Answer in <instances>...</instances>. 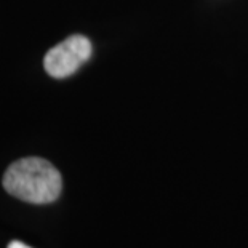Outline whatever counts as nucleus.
<instances>
[{
  "label": "nucleus",
  "mask_w": 248,
  "mask_h": 248,
  "mask_svg": "<svg viewBox=\"0 0 248 248\" xmlns=\"http://www.w3.org/2000/svg\"><path fill=\"white\" fill-rule=\"evenodd\" d=\"M7 248H31V247H29V245H26V244H23V242L13 240V242H10Z\"/></svg>",
  "instance_id": "7ed1b4c3"
},
{
  "label": "nucleus",
  "mask_w": 248,
  "mask_h": 248,
  "mask_svg": "<svg viewBox=\"0 0 248 248\" xmlns=\"http://www.w3.org/2000/svg\"><path fill=\"white\" fill-rule=\"evenodd\" d=\"M2 184L10 195L34 205L55 202L62 189L61 173L40 157L13 162L5 171Z\"/></svg>",
  "instance_id": "f257e3e1"
},
{
  "label": "nucleus",
  "mask_w": 248,
  "mask_h": 248,
  "mask_svg": "<svg viewBox=\"0 0 248 248\" xmlns=\"http://www.w3.org/2000/svg\"><path fill=\"white\" fill-rule=\"evenodd\" d=\"M92 53V42L85 35L76 34L48 50L44 60V67L53 78H66L72 76L83 62H87Z\"/></svg>",
  "instance_id": "f03ea898"
}]
</instances>
